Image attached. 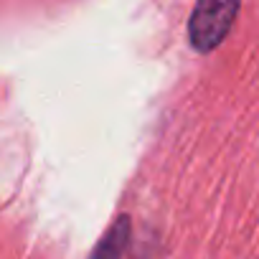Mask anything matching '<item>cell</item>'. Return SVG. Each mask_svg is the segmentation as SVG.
I'll use <instances>...</instances> for the list:
<instances>
[{"label":"cell","instance_id":"1","mask_svg":"<svg viewBox=\"0 0 259 259\" xmlns=\"http://www.w3.org/2000/svg\"><path fill=\"white\" fill-rule=\"evenodd\" d=\"M239 6L241 0H198L188 21L191 46L201 54L221 46L239 16Z\"/></svg>","mask_w":259,"mask_h":259},{"label":"cell","instance_id":"2","mask_svg":"<svg viewBox=\"0 0 259 259\" xmlns=\"http://www.w3.org/2000/svg\"><path fill=\"white\" fill-rule=\"evenodd\" d=\"M127 241H130V219L122 216L112 224V229L104 234V239L97 244L89 259H122Z\"/></svg>","mask_w":259,"mask_h":259}]
</instances>
